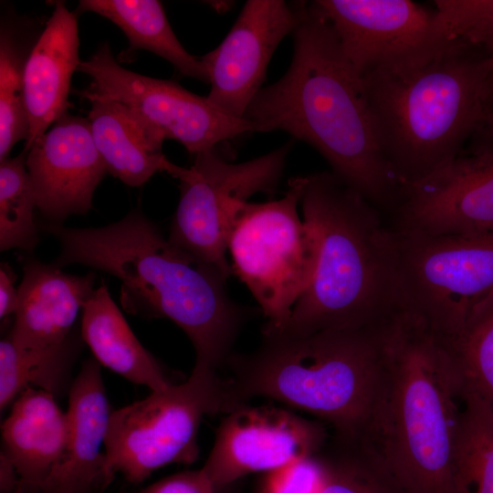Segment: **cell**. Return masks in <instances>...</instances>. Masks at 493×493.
Masks as SVG:
<instances>
[{
    "label": "cell",
    "instance_id": "cell-1",
    "mask_svg": "<svg viewBox=\"0 0 493 493\" xmlns=\"http://www.w3.org/2000/svg\"><path fill=\"white\" fill-rule=\"evenodd\" d=\"M463 393L448 341L400 310L385 325L373 396L353 439L405 493H456Z\"/></svg>",
    "mask_w": 493,
    "mask_h": 493
},
{
    "label": "cell",
    "instance_id": "cell-2",
    "mask_svg": "<svg viewBox=\"0 0 493 493\" xmlns=\"http://www.w3.org/2000/svg\"><path fill=\"white\" fill-rule=\"evenodd\" d=\"M292 34L288 69L258 91L244 118L255 131L279 130L309 143L333 174L392 214L405 186L381 150L362 78L311 4L304 3Z\"/></svg>",
    "mask_w": 493,
    "mask_h": 493
},
{
    "label": "cell",
    "instance_id": "cell-3",
    "mask_svg": "<svg viewBox=\"0 0 493 493\" xmlns=\"http://www.w3.org/2000/svg\"><path fill=\"white\" fill-rule=\"evenodd\" d=\"M43 228L61 246L54 265L81 264L116 277L123 308L173 321L190 339L195 365L216 371L227 362L249 310L229 297L217 267L165 238L140 209L101 227Z\"/></svg>",
    "mask_w": 493,
    "mask_h": 493
},
{
    "label": "cell",
    "instance_id": "cell-4",
    "mask_svg": "<svg viewBox=\"0 0 493 493\" xmlns=\"http://www.w3.org/2000/svg\"><path fill=\"white\" fill-rule=\"evenodd\" d=\"M456 39L431 58L362 77L387 162L406 187L440 169L493 115V60Z\"/></svg>",
    "mask_w": 493,
    "mask_h": 493
},
{
    "label": "cell",
    "instance_id": "cell-5",
    "mask_svg": "<svg viewBox=\"0 0 493 493\" xmlns=\"http://www.w3.org/2000/svg\"><path fill=\"white\" fill-rule=\"evenodd\" d=\"M300 206L315 236L317 264L288 320L276 330H360L400 311L396 236L381 211L329 172L305 175Z\"/></svg>",
    "mask_w": 493,
    "mask_h": 493
},
{
    "label": "cell",
    "instance_id": "cell-6",
    "mask_svg": "<svg viewBox=\"0 0 493 493\" xmlns=\"http://www.w3.org/2000/svg\"><path fill=\"white\" fill-rule=\"evenodd\" d=\"M388 320L309 334L262 330L257 350L227 361L231 411L251 398L267 397L324 420L334 435L356 438L373 396Z\"/></svg>",
    "mask_w": 493,
    "mask_h": 493
},
{
    "label": "cell",
    "instance_id": "cell-7",
    "mask_svg": "<svg viewBox=\"0 0 493 493\" xmlns=\"http://www.w3.org/2000/svg\"><path fill=\"white\" fill-rule=\"evenodd\" d=\"M304 184L305 176L291 178L283 197L264 203L236 201L231 213L227 251L233 274L267 318L264 330L285 326L315 272V236L298 213Z\"/></svg>",
    "mask_w": 493,
    "mask_h": 493
},
{
    "label": "cell",
    "instance_id": "cell-8",
    "mask_svg": "<svg viewBox=\"0 0 493 493\" xmlns=\"http://www.w3.org/2000/svg\"><path fill=\"white\" fill-rule=\"evenodd\" d=\"M229 412L226 380L194 364L184 383L111 411L104 445L109 467L137 485L169 464L190 465L198 457L202 419Z\"/></svg>",
    "mask_w": 493,
    "mask_h": 493
},
{
    "label": "cell",
    "instance_id": "cell-9",
    "mask_svg": "<svg viewBox=\"0 0 493 493\" xmlns=\"http://www.w3.org/2000/svg\"><path fill=\"white\" fill-rule=\"evenodd\" d=\"M394 232L400 310L418 317L446 340L456 339L473 309L493 292V232Z\"/></svg>",
    "mask_w": 493,
    "mask_h": 493
},
{
    "label": "cell",
    "instance_id": "cell-10",
    "mask_svg": "<svg viewBox=\"0 0 493 493\" xmlns=\"http://www.w3.org/2000/svg\"><path fill=\"white\" fill-rule=\"evenodd\" d=\"M289 150L287 143L239 163L228 162L216 148L195 154L193 164L181 167L176 176L180 199L168 239L228 278L233 274L226 252L234 204L257 193H274Z\"/></svg>",
    "mask_w": 493,
    "mask_h": 493
},
{
    "label": "cell",
    "instance_id": "cell-11",
    "mask_svg": "<svg viewBox=\"0 0 493 493\" xmlns=\"http://www.w3.org/2000/svg\"><path fill=\"white\" fill-rule=\"evenodd\" d=\"M79 71L91 79L82 96L108 99L126 107L152 140L163 146L166 139L179 142L191 154L216 148L226 140L255 131L245 118L226 114L207 97L194 94L177 83L126 69L102 44Z\"/></svg>",
    "mask_w": 493,
    "mask_h": 493
},
{
    "label": "cell",
    "instance_id": "cell-12",
    "mask_svg": "<svg viewBox=\"0 0 493 493\" xmlns=\"http://www.w3.org/2000/svg\"><path fill=\"white\" fill-rule=\"evenodd\" d=\"M356 73L362 76L419 63L452 39L435 10L410 0H317Z\"/></svg>",
    "mask_w": 493,
    "mask_h": 493
},
{
    "label": "cell",
    "instance_id": "cell-13",
    "mask_svg": "<svg viewBox=\"0 0 493 493\" xmlns=\"http://www.w3.org/2000/svg\"><path fill=\"white\" fill-rule=\"evenodd\" d=\"M481 142L406 186L391 227L434 236L493 232V141Z\"/></svg>",
    "mask_w": 493,
    "mask_h": 493
},
{
    "label": "cell",
    "instance_id": "cell-14",
    "mask_svg": "<svg viewBox=\"0 0 493 493\" xmlns=\"http://www.w3.org/2000/svg\"><path fill=\"white\" fill-rule=\"evenodd\" d=\"M326 439L319 422L283 408L245 404L226 414L202 469L218 493L246 475L314 456Z\"/></svg>",
    "mask_w": 493,
    "mask_h": 493
},
{
    "label": "cell",
    "instance_id": "cell-15",
    "mask_svg": "<svg viewBox=\"0 0 493 493\" xmlns=\"http://www.w3.org/2000/svg\"><path fill=\"white\" fill-rule=\"evenodd\" d=\"M304 3L248 0L221 44L202 57L209 74L207 99L228 115L244 118L262 89L276 48L299 25Z\"/></svg>",
    "mask_w": 493,
    "mask_h": 493
},
{
    "label": "cell",
    "instance_id": "cell-16",
    "mask_svg": "<svg viewBox=\"0 0 493 493\" xmlns=\"http://www.w3.org/2000/svg\"><path fill=\"white\" fill-rule=\"evenodd\" d=\"M26 164L37 206L51 224L86 215L108 173L88 119L63 114L26 151Z\"/></svg>",
    "mask_w": 493,
    "mask_h": 493
},
{
    "label": "cell",
    "instance_id": "cell-17",
    "mask_svg": "<svg viewBox=\"0 0 493 493\" xmlns=\"http://www.w3.org/2000/svg\"><path fill=\"white\" fill-rule=\"evenodd\" d=\"M111 411L100 363L85 361L68 390V434L59 464L41 485V493H104L115 473L100 451Z\"/></svg>",
    "mask_w": 493,
    "mask_h": 493
},
{
    "label": "cell",
    "instance_id": "cell-18",
    "mask_svg": "<svg viewBox=\"0 0 493 493\" xmlns=\"http://www.w3.org/2000/svg\"><path fill=\"white\" fill-rule=\"evenodd\" d=\"M18 289L15 322L7 338L20 350L42 351L64 344L80 309L94 291L95 276H75L56 265L28 259Z\"/></svg>",
    "mask_w": 493,
    "mask_h": 493
},
{
    "label": "cell",
    "instance_id": "cell-19",
    "mask_svg": "<svg viewBox=\"0 0 493 493\" xmlns=\"http://www.w3.org/2000/svg\"><path fill=\"white\" fill-rule=\"evenodd\" d=\"M75 13L61 1L28 53L24 72L28 135L25 151L43 135L68 106L71 77L80 64Z\"/></svg>",
    "mask_w": 493,
    "mask_h": 493
},
{
    "label": "cell",
    "instance_id": "cell-20",
    "mask_svg": "<svg viewBox=\"0 0 493 493\" xmlns=\"http://www.w3.org/2000/svg\"><path fill=\"white\" fill-rule=\"evenodd\" d=\"M68 418L56 397L29 386L13 403L2 425L3 450L20 482L40 488L59 464L67 444Z\"/></svg>",
    "mask_w": 493,
    "mask_h": 493
},
{
    "label": "cell",
    "instance_id": "cell-21",
    "mask_svg": "<svg viewBox=\"0 0 493 493\" xmlns=\"http://www.w3.org/2000/svg\"><path fill=\"white\" fill-rule=\"evenodd\" d=\"M88 100L91 107L87 119L108 173L131 187L142 185L158 172L176 177L181 166L165 157L126 107L108 99Z\"/></svg>",
    "mask_w": 493,
    "mask_h": 493
},
{
    "label": "cell",
    "instance_id": "cell-22",
    "mask_svg": "<svg viewBox=\"0 0 493 493\" xmlns=\"http://www.w3.org/2000/svg\"><path fill=\"white\" fill-rule=\"evenodd\" d=\"M81 338L100 364L128 381L162 391L171 385L156 359L142 345L102 283L82 309Z\"/></svg>",
    "mask_w": 493,
    "mask_h": 493
},
{
    "label": "cell",
    "instance_id": "cell-23",
    "mask_svg": "<svg viewBox=\"0 0 493 493\" xmlns=\"http://www.w3.org/2000/svg\"><path fill=\"white\" fill-rule=\"evenodd\" d=\"M77 12H92L110 20L126 35L130 49L152 52L170 62L181 75L209 83L205 64L180 43L160 1L80 0Z\"/></svg>",
    "mask_w": 493,
    "mask_h": 493
},
{
    "label": "cell",
    "instance_id": "cell-24",
    "mask_svg": "<svg viewBox=\"0 0 493 493\" xmlns=\"http://www.w3.org/2000/svg\"><path fill=\"white\" fill-rule=\"evenodd\" d=\"M76 334L64 344L42 351L16 348L6 337L0 341V410L3 412L29 386L55 397L68 387L73 362L79 351ZM70 388V387H68Z\"/></svg>",
    "mask_w": 493,
    "mask_h": 493
},
{
    "label": "cell",
    "instance_id": "cell-25",
    "mask_svg": "<svg viewBox=\"0 0 493 493\" xmlns=\"http://www.w3.org/2000/svg\"><path fill=\"white\" fill-rule=\"evenodd\" d=\"M456 493H493V409L464 387Z\"/></svg>",
    "mask_w": 493,
    "mask_h": 493
},
{
    "label": "cell",
    "instance_id": "cell-26",
    "mask_svg": "<svg viewBox=\"0 0 493 493\" xmlns=\"http://www.w3.org/2000/svg\"><path fill=\"white\" fill-rule=\"evenodd\" d=\"M26 151L0 164V250L32 252L39 242L37 198L26 164Z\"/></svg>",
    "mask_w": 493,
    "mask_h": 493
},
{
    "label": "cell",
    "instance_id": "cell-27",
    "mask_svg": "<svg viewBox=\"0 0 493 493\" xmlns=\"http://www.w3.org/2000/svg\"><path fill=\"white\" fill-rule=\"evenodd\" d=\"M325 445L319 452L324 467L320 493H405L354 439L334 435Z\"/></svg>",
    "mask_w": 493,
    "mask_h": 493
},
{
    "label": "cell",
    "instance_id": "cell-28",
    "mask_svg": "<svg viewBox=\"0 0 493 493\" xmlns=\"http://www.w3.org/2000/svg\"><path fill=\"white\" fill-rule=\"evenodd\" d=\"M447 341L465 388L493 409V292L473 309L462 333Z\"/></svg>",
    "mask_w": 493,
    "mask_h": 493
},
{
    "label": "cell",
    "instance_id": "cell-29",
    "mask_svg": "<svg viewBox=\"0 0 493 493\" xmlns=\"http://www.w3.org/2000/svg\"><path fill=\"white\" fill-rule=\"evenodd\" d=\"M11 32L0 36V161L14 145L26 140L28 121L25 103L24 72L27 58Z\"/></svg>",
    "mask_w": 493,
    "mask_h": 493
},
{
    "label": "cell",
    "instance_id": "cell-30",
    "mask_svg": "<svg viewBox=\"0 0 493 493\" xmlns=\"http://www.w3.org/2000/svg\"><path fill=\"white\" fill-rule=\"evenodd\" d=\"M435 10L448 37L479 47L493 22V0H437Z\"/></svg>",
    "mask_w": 493,
    "mask_h": 493
},
{
    "label": "cell",
    "instance_id": "cell-31",
    "mask_svg": "<svg viewBox=\"0 0 493 493\" xmlns=\"http://www.w3.org/2000/svg\"><path fill=\"white\" fill-rule=\"evenodd\" d=\"M323 478L318 453L265 473L258 493H320Z\"/></svg>",
    "mask_w": 493,
    "mask_h": 493
},
{
    "label": "cell",
    "instance_id": "cell-32",
    "mask_svg": "<svg viewBox=\"0 0 493 493\" xmlns=\"http://www.w3.org/2000/svg\"><path fill=\"white\" fill-rule=\"evenodd\" d=\"M135 493H217L202 468L163 477Z\"/></svg>",
    "mask_w": 493,
    "mask_h": 493
},
{
    "label": "cell",
    "instance_id": "cell-33",
    "mask_svg": "<svg viewBox=\"0 0 493 493\" xmlns=\"http://www.w3.org/2000/svg\"><path fill=\"white\" fill-rule=\"evenodd\" d=\"M16 274L7 263L0 267V317L5 319L16 314L18 305V289L15 288Z\"/></svg>",
    "mask_w": 493,
    "mask_h": 493
},
{
    "label": "cell",
    "instance_id": "cell-34",
    "mask_svg": "<svg viewBox=\"0 0 493 493\" xmlns=\"http://www.w3.org/2000/svg\"><path fill=\"white\" fill-rule=\"evenodd\" d=\"M20 477L11 459L0 453V493H15Z\"/></svg>",
    "mask_w": 493,
    "mask_h": 493
},
{
    "label": "cell",
    "instance_id": "cell-35",
    "mask_svg": "<svg viewBox=\"0 0 493 493\" xmlns=\"http://www.w3.org/2000/svg\"><path fill=\"white\" fill-rule=\"evenodd\" d=\"M481 47L493 60V22L488 26L481 43Z\"/></svg>",
    "mask_w": 493,
    "mask_h": 493
},
{
    "label": "cell",
    "instance_id": "cell-36",
    "mask_svg": "<svg viewBox=\"0 0 493 493\" xmlns=\"http://www.w3.org/2000/svg\"><path fill=\"white\" fill-rule=\"evenodd\" d=\"M15 493H41V490L37 487L19 481L18 487Z\"/></svg>",
    "mask_w": 493,
    "mask_h": 493
},
{
    "label": "cell",
    "instance_id": "cell-37",
    "mask_svg": "<svg viewBox=\"0 0 493 493\" xmlns=\"http://www.w3.org/2000/svg\"><path fill=\"white\" fill-rule=\"evenodd\" d=\"M478 135H482V139L493 141V115Z\"/></svg>",
    "mask_w": 493,
    "mask_h": 493
}]
</instances>
